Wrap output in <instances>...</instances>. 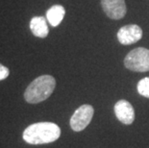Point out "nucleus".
Returning a JSON list of instances; mask_svg holds the SVG:
<instances>
[{"label": "nucleus", "mask_w": 149, "mask_h": 148, "mask_svg": "<svg viewBox=\"0 0 149 148\" xmlns=\"http://www.w3.org/2000/svg\"><path fill=\"white\" fill-rule=\"evenodd\" d=\"M61 129L53 122H38L29 125L23 132V140L29 144H45L57 140Z\"/></svg>", "instance_id": "nucleus-1"}, {"label": "nucleus", "mask_w": 149, "mask_h": 148, "mask_svg": "<svg viewBox=\"0 0 149 148\" xmlns=\"http://www.w3.org/2000/svg\"><path fill=\"white\" fill-rule=\"evenodd\" d=\"M55 87L56 80L51 75H42L37 77L25 90V101L30 104L42 102L53 93Z\"/></svg>", "instance_id": "nucleus-2"}, {"label": "nucleus", "mask_w": 149, "mask_h": 148, "mask_svg": "<svg viewBox=\"0 0 149 148\" xmlns=\"http://www.w3.org/2000/svg\"><path fill=\"white\" fill-rule=\"evenodd\" d=\"M124 65L126 68L132 71H149V49L144 47H138L133 49L126 55Z\"/></svg>", "instance_id": "nucleus-3"}, {"label": "nucleus", "mask_w": 149, "mask_h": 148, "mask_svg": "<svg viewBox=\"0 0 149 148\" xmlns=\"http://www.w3.org/2000/svg\"><path fill=\"white\" fill-rule=\"evenodd\" d=\"M94 110L91 105H82L76 110L70 118V127L75 132L83 131L91 123Z\"/></svg>", "instance_id": "nucleus-4"}, {"label": "nucleus", "mask_w": 149, "mask_h": 148, "mask_svg": "<svg viewBox=\"0 0 149 148\" xmlns=\"http://www.w3.org/2000/svg\"><path fill=\"white\" fill-rule=\"evenodd\" d=\"M142 38V30L137 24L122 26L117 32V40L123 45H130L138 42Z\"/></svg>", "instance_id": "nucleus-5"}, {"label": "nucleus", "mask_w": 149, "mask_h": 148, "mask_svg": "<svg viewBox=\"0 0 149 148\" xmlns=\"http://www.w3.org/2000/svg\"><path fill=\"white\" fill-rule=\"evenodd\" d=\"M101 6L106 15L111 19H121L127 13L125 0H101Z\"/></svg>", "instance_id": "nucleus-6"}, {"label": "nucleus", "mask_w": 149, "mask_h": 148, "mask_svg": "<svg viewBox=\"0 0 149 148\" xmlns=\"http://www.w3.org/2000/svg\"><path fill=\"white\" fill-rule=\"evenodd\" d=\"M115 114L116 118L123 124L130 125L135 120V110L132 104L126 100H119L115 105Z\"/></svg>", "instance_id": "nucleus-7"}, {"label": "nucleus", "mask_w": 149, "mask_h": 148, "mask_svg": "<svg viewBox=\"0 0 149 148\" xmlns=\"http://www.w3.org/2000/svg\"><path fill=\"white\" fill-rule=\"evenodd\" d=\"M30 30L35 37L40 39L46 38L49 33L46 18L44 17H34L30 21Z\"/></svg>", "instance_id": "nucleus-8"}, {"label": "nucleus", "mask_w": 149, "mask_h": 148, "mask_svg": "<svg viewBox=\"0 0 149 148\" xmlns=\"http://www.w3.org/2000/svg\"><path fill=\"white\" fill-rule=\"evenodd\" d=\"M65 15V10L62 5H54L46 12V18L53 27H56L64 19Z\"/></svg>", "instance_id": "nucleus-9"}, {"label": "nucleus", "mask_w": 149, "mask_h": 148, "mask_svg": "<svg viewBox=\"0 0 149 148\" xmlns=\"http://www.w3.org/2000/svg\"><path fill=\"white\" fill-rule=\"evenodd\" d=\"M137 90L141 96L149 98V77H145L139 82L137 85Z\"/></svg>", "instance_id": "nucleus-10"}, {"label": "nucleus", "mask_w": 149, "mask_h": 148, "mask_svg": "<svg viewBox=\"0 0 149 148\" xmlns=\"http://www.w3.org/2000/svg\"><path fill=\"white\" fill-rule=\"evenodd\" d=\"M9 74H10V70H9V68L6 67L5 65L0 64V81L5 80L6 78L9 76Z\"/></svg>", "instance_id": "nucleus-11"}]
</instances>
